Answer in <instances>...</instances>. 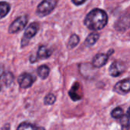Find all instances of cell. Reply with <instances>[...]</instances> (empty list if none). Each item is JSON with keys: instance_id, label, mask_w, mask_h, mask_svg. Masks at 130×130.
Instances as JSON below:
<instances>
[{"instance_id": "7", "label": "cell", "mask_w": 130, "mask_h": 130, "mask_svg": "<svg viewBox=\"0 0 130 130\" xmlns=\"http://www.w3.org/2000/svg\"><path fill=\"white\" fill-rule=\"evenodd\" d=\"M114 53L113 50H110L107 53H98L97 54L93 60H92V65L95 68H101L103 66H105L109 59V57L112 53Z\"/></svg>"}, {"instance_id": "19", "label": "cell", "mask_w": 130, "mask_h": 130, "mask_svg": "<svg viewBox=\"0 0 130 130\" xmlns=\"http://www.w3.org/2000/svg\"><path fill=\"white\" fill-rule=\"evenodd\" d=\"M120 120V125L122 127V130H129L130 129V120L129 118L127 117V115H124Z\"/></svg>"}, {"instance_id": "10", "label": "cell", "mask_w": 130, "mask_h": 130, "mask_svg": "<svg viewBox=\"0 0 130 130\" xmlns=\"http://www.w3.org/2000/svg\"><path fill=\"white\" fill-rule=\"evenodd\" d=\"M113 91L121 95H124L130 92V78H126L117 82L114 88Z\"/></svg>"}, {"instance_id": "1", "label": "cell", "mask_w": 130, "mask_h": 130, "mask_svg": "<svg viewBox=\"0 0 130 130\" xmlns=\"http://www.w3.org/2000/svg\"><path fill=\"white\" fill-rule=\"evenodd\" d=\"M108 22L107 12L100 8L91 10L85 17L84 23L85 26L91 30H100L106 27Z\"/></svg>"}, {"instance_id": "11", "label": "cell", "mask_w": 130, "mask_h": 130, "mask_svg": "<svg viewBox=\"0 0 130 130\" xmlns=\"http://www.w3.org/2000/svg\"><path fill=\"white\" fill-rule=\"evenodd\" d=\"M68 94L70 98L74 101H80L82 98V94L80 92V85L78 82H75L70 90L68 92Z\"/></svg>"}, {"instance_id": "12", "label": "cell", "mask_w": 130, "mask_h": 130, "mask_svg": "<svg viewBox=\"0 0 130 130\" xmlns=\"http://www.w3.org/2000/svg\"><path fill=\"white\" fill-rule=\"evenodd\" d=\"M100 38V34L97 32H92L91 34H90L88 35V37H87V39L85 40V45L87 47H90L92 46H93L99 40Z\"/></svg>"}, {"instance_id": "24", "label": "cell", "mask_w": 130, "mask_h": 130, "mask_svg": "<svg viewBox=\"0 0 130 130\" xmlns=\"http://www.w3.org/2000/svg\"><path fill=\"white\" fill-rule=\"evenodd\" d=\"M1 89H2V86H1V85H0V91H1Z\"/></svg>"}, {"instance_id": "16", "label": "cell", "mask_w": 130, "mask_h": 130, "mask_svg": "<svg viewBox=\"0 0 130 130\" xmlns=\"http://www.w3.org/2000/svg\"><path fill=\"white\" fill-rule=\"evenodd\" d=\"M80 42V37L77 34H72L68 40L67 43V48L71 50L74 47H76Z\"/></svg>"}, {"instance_id": "2", "label": "cell", "mask_w": 130, "mask_h": 130, "mask_svg": "<svg viewBox=\"0 0 130 130\" xmlns=\"http://www.w3.org/2000/svg\"><path fill=\"white\" fill-rule=\"evenodd\" d=\"M57 2L55 0L42 1L37 7L36 14L39 17H45L48 15L57 6Z\"/></svg>"}, {"instance_id": "20", "label": "cell", "mask_w": 130, "mask_h": 130, "mask_svg": "<svg viewBox=\"0 0 130 130\" xmlns=\"http://www.w3.org/2000/svg\"><path fill=\"white\" fill-rule=\"evenodd\" d=\"M56 101V97L53 94H48L44 99V104L45 105H52Z\"/></svg>"}, {"instance_id": "8", "label": "cell", "mask_w": 130, "mask_h": 130, "mask_svg": "<svg viewBox=\"0 0 130 130\" xmlns=\"http://www.w3.org/2000/svg\"><path fill=\"white\" fill-rule=\"evenodd\" d=\"M126 66L123 62L115 61L110 65L109 68V73L113 77H118L126 71Z\"/></svg>"}, {"instance_id": "13", "label": "cell", "mask_w": 130, "mask_h": 130, "mask_svg": "<svg viewBox=\"0 0 130 130\" xmlns=\"http://www.w3.org/2000/svg\"><path fill=\"white\" fill-rule=\"evenodd\" d=\"M38 75L41 78V79H46L50 73V69L48 66L46 65H42L39 66L37 69Z\"/></svg>"}, {"instance_id": "23", "label": "cell", "mask_w": 130, "mask_h": 130, "mask_svg": "<svg viewBox=\"0 0 130 130\" xmlns=\"http://www.w3.org/2000/svg\"><path fill=\"white\" fill-rule=\"evenodd\" d=\"M127 117H129V118H130V107H129V108L128 109V110H127Z\"/></svg>"}, {"instance_id": "6", "label": "cell", "mask_w": 130, "mask_h": 130, "mask_svg": "<svg viewBox=\"0 0 130 130\" xmlns=\"http://www.w3.org/2000/svg\"><path fill=\"white\" fill-rule=\"evenodd\" d=\"M130 27V13L122 14L115 24V29L118 32H125Z\"/></svg>"}, {"instance_id": "18", "label": "cell", "mask_w": 130, "mask_h": 130, "mask_svg": "<svg viewBox=\"0 0 130 130\" xmlns=\"http://www.w3.org/2000/svg\"><path fill=\"white\" fill-rule=\"evenodd\" d=\"M124 110L122 107H117L114 108L111 112V116L114 119H120L124 116Z\"/></svg>"}, {"instance_id": "22", "label": "cell", "mask_w": 130, "mask_h": 130, "mask_svg": "<svg viewBox=\"0 0 130 130\" xmlns=\"http://www.w3.org/2000/svg\"><path fill=\"white\" fill-rule=\"evenodd\" d=\"M4 73H5V72H4V67H3L2 65L0 64V79H1V78L2 77V75H3Z\"/></svg>"}, {"instance_id": "17", "label": "cell", "mask_w": 130, "mask_h": 130, "mask_svg": "<svg viewBox=\"0 0 130 130\" xmlns=\"http://www.w3.org/2000/svg\"><path fill=\"white\" fill-rule=\"evenodd\" d=\"M2 78V81H3L4 84H5L6 86L11 85V83H12L13 81H14V75H13L12 73L10 72H8L4 73Z\"/></svg>"}, {"instance_id": "15", "label": "cell", "mask_w": 130, "mask_h": 130, "mask_svg": "<svg viewBox=\"0 0 130 130\" xmlns=\"http://www.w3.org/2000/svg\"><path fill=\"white\" fill-rule=\"evenodd\" d=\"M11 9L10 5L6 2H0V19L5 17Z\"/></svg>"}, {"instance_id": "3", "label": "cell", "mask_w": 130, "mask_h": 130, "mask_svg": "<svg viewBox=\"0 0 130 130\" xmlns=\"http://www.w3.org/2000/svg\"><path fill=\"white\" fill-rule=\"evenodd\" d=\"M38 30H39V24L37 22H33L27 27L23 34V37L21 39V48L26 46L29 43L30 40L32 39L37 34Z\"/></svg>"}, {"instance_id": "4", "label": "cell", "mask_w": 130, "mask_h": 130, "mask_svg": "<svg viewBox=\"0 0 130 130\" xmlns=\"http://www.w3.org/2000/svg\"><path fill=\"white\" fill-rule=\"evenodd\" d=\"M28 18L27 15H21L16 18L9 26L8 27V33L9 34H16L21 30H22L27 23H28Z\"/></svg>"}, {"instance_id": "9", "label": "cell", "mask_w": 130, "mask_h": 130, "mask_svg": "<svg viewBox=\"0 0 130 130\" xmlns=\"http://www.w3.org/2000/svg\"><path fill=\"white\" fill-rule=\"evenodd\" d=\"M34 81H35V78L34 77V75L27 72H24L21 74L18 78V82L20 87L24 89L31 87Z\"/></svg>"}, {"instance_id": "21", "label": "cell", "mask_w": 130, "mask_h": 130, "mask_svg": "<svg viewBox=\"0 0 130 130\" xmlns=\"http://www.w3.org/2000/svg\"><path fill=\"white\" fill-rule=\"evenodd\" d=\"M71 2H72V3H74L75 5H77V6H79V5H83V4H84V3L86 2V1H85V0H84V1H77V0H72Z\"/></svg>"}, {"instance_id": "5", "label": "cell", "mask_w": 130, "mask_h": 130, "mask_svg": "<svg viewBox=\"0 0 130 130\" xmlns=\"http://www.w3.org/2000/svg\"><path fill=\"white\" fill-rule=\"evenodd\" d=\"M52 52H53V50H50L46 46H44V45L40 46L39 48L38 49L36 56H34V55L31 56L30 62L31 63H34L40 59H46L51 56Z\"/></svg>"}, {"instance_id": "14", "label": "cell", "mask_w": 130, "mask_h": 130, "mask_svg": "<svg viewBox=\"0 0 130 130\" xmlns=\"http://www.w3.org/2000/svg\"><path fill=\"white\" fill-rule=\"evenodd\" d=\"M16 130H44L41 127H38L34 124H31L30 123L23 122L19 124Z\"/></svg>"}]
</instances>
